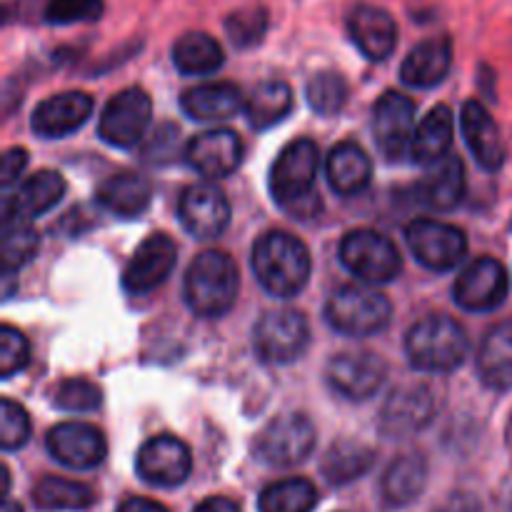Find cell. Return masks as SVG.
I'll return each mask as SVG.
<instances>
[{"label": "cell", "mask_w": 512, "mask_h": 512, "mask_svg": "<svg viewBox=\"0 0 512 512\" xmlns=\"http://www.w3.org/2000/svg\"><path fill=\"white\" fill-rule=\"evenodd\" d=\"M318 168L320 150L310 138L293 140L275 158L270 168V193L275 203L293 218L308 220L323 210V203L313 190Z\"/></svg>", "instance_id": "cell-1"}, {"label": "cell", "mask_w": 512, "mask_h": 512, "mask_svg": "<svg viewBox=\"0 0 512 512\" xmlns=\"http://www.w3.org/2000/svg\"><path fill=\"white\" fill-rule=\"evenodd\" d=\"M253 270L270 295L295 298L308 285L310 253L295 235L273 230L255 243Z\"/></svg>", "instance_id": "cell-2"}, {"label": "cell", "mask_w": 512, "mask_h": 512, "mask_svg": "<svg viewBox=\"0 0 512 512\" xmlns=\"http://www.w3.org/2000/svg\"><path fill=\"white\" fill-rule=\"evenodd\" d=\"M238 288L235 260L220 250H205L185 270V303L200 318H220L228 313L238 298Z\"/></svg>", "instance_id": "cell-3"}, {"label": "cell", "mask_w": 512, "mask_h": 512, "mask_svg": "<svg viewBox=\"0 0 512 512\" xmlns=\"http://www.w3.org/2000/svg\"><path fill=\"white\" fill-rule=\"evenodd\" d=\"M468 333L453 318H428L410 328L405 353L410 365L425 373H453L468 358Z\"/></svg>", "instance_id": "cell-4"}, {"label": "cell", "mask_w": 512, "mask_h": 512, "mask_svg": "<svg viewBox=\"0 0 512 512\" xmlns=\"http://www.w3.org/2000/svg\"><path fill=\"white\" fill-rule=\"evenodd\" d=\"M393 305L383 293L365 285H345L335 290L325 305V320L330 328L348 338H368L388 328Z\"/></svg>", "instance_id": "cell-5"}, {"label": "cell", "mask_w": 512, "mask_h": 512, "mask_svg": "<svg viewBox=\"0 0 512 512\" xmlns=\"http://www.w3.org/2000/svg\"><path fill=\"white\" fill-rule=\"evenodd\" d=\"M340 260L355 278L365 283H390L403 270V258L390 238L375 230H353L340 243Z\"/></svg>", "instance_id": "cell-6"}, {"label": "cell", "mask_w": 512, "mask_h": 512, "mask_svg": "<svg viewBox=\"0 0 512 512\" xmlns=\"http://www.w3.org/2000/svg\"><path fill=\"white\" fill-rule=\"evenodd\" d=\"M315 450V428L305 415H278L260 430L255 455L273 468H290Z\"/></svg>", "instance_id": "cell-7"}, {"label": "cell", "mask_w": 512, "mask_h": 512, "mask_svg": "<svg viewBox=\"0 0 512 512\" xmlns=\"http://www.w3.org/2000/svg\"><path fill=\"white\" fill-rule=\"evenodd\" d=\"M310 328L308 320L298 310H275L260 318L255 325V353L273 365L295 363L308 350Z\"/></svg>", "instance_id": "cell-8"}, {"label": "cell", "mask_w": 512, "mask_h": 512, "mask_svg": "<svg viewBox=\"0 0 512 512\" xmlns=\"http://www.w3.org/2000/svg\"><path fill=\"white\" fill-rule=\"evenodd\" d=\"M408 248L420 265L433 273H448L463 263L468 240L455 225L423 218L408 225Z\"/></svg>", "instance_id": "cell-9"}, {"label": "cell", "mask_w": 512, "mask_h": 512, "mask_svg": "<svg viewBox=\"0 0 512 512\" xmlns=\"http://www.w3.org/2000/svg\"><path fill=\"white\" fill-rule=\"evenodd\" d=\"M153 115V103L143 88H125L108 100L98 123V135L115 148H130L143 138Z\"/></svg>", "instance_id": "cell-10"}, {"label": "cell", "mask_w": 512, "mask_h": 512, "mask_svg": "<svg viewBox=\"0 0 512 512\" xmlns=\"http://www.w3.org/2000/svg\"><path fill=\"white\" fill-rule=\"evenodd\" d=\"M415 103L398 90H388L373 108V135L388 160L410 155L415 138Z\"/></svg>", "instance_id": "cell-11"}, {"label": "cell", "mask_w": 512, "mask_h": 512, "mask_svg": "<svg viewBox=\"0 0 512 512\" xmlns=\"http://www.w3.org/2000/svg\"><path fill=\"white\" fill-rule=\"evenodd\" d=\"M180 223L193 238L213 240L228 228L230 203L213 183H193L180 195Z\"/></svg>", "instance_id": "cell-12"}, {"label": "cell", "mask_w": 512, "mask_h": 512, "mask_svg": "<svg viewBox=\"0 0 512 512\" xmlns=\"http://www.w3.org/2000/svg\"><path fill=\"white\" fill-rule=\"evenodd\" d=\"M135 468L145 483L158 485V488H178L188 480L193 458L183 440L173 435H160L140 448Z\"/></svg>", "instance_id": "cell-13"}, {"label": "cell", "mask_w": 512, "mask_h": 512, "mask_svg": "<svg viewBox=\"0 0 512 512\" xmlns=\"http://www.w3.org/2000/svg\"><path fill=\"white\" fill-rule=\"evenodd\" d=\"M508 295V273L495 258L470 263L455 280V300L470 313H490L500 308Z\"/></svg>", "instance_id": "cell-14"}, {"label": "cell", "mask_w": 512, "mask_h": 512, "mask_svg": "<svg viewBox=\"0 0 512 512\" xmlns=\"http://www.w3.org/2000/svg\"><path fill=\"white\" fill-rule=\"evenodd\" d=\"M388 365L375 353H340L328 365V383L338 395L348 400L373 398L385 383Z\"/></svg>", "instance_id": "cell-15"}, {"label": "cell", "mask_w": 512, "mask_h": 512, "mask_svg": "<svg viewBox=\"0 0 512 512\" xmlns=\"http://www.w3.org/2000/svg\"><path fill=\"white\" fill-rule=\"evenodd\" d=\"M185 160L203 178H228L243 160V143H240L238 133L228 128L205 130L190 140L185 148Z\"/></svg>", "instance_id": "cell-16"}, {"label": "cell", "mask_w": 512, "mask_h": 512, "mask_svg": "<svg viewBox=\"0 0 512 512\" xmlns=\"http://www.w3.org/2000/svg\"><path fill=\"white\" fill-rule=\"evenodd\" d=\"M433 413L435 400L425 385H400L388 395L380 410V430L388 438H405L423 430L433 420Z\"/></svg>", "instance_id": "cell-17"}, {"label": "cell", "mask_w": 512, "mask_h": 512, "mask_svg": "<svg viewBox=\"0 0 512 512\" xmlns=\"http://www.w3.org/2000/svg\"><path fill=\"white\" fill-rule=\"evenodd\" d=\"M175 260H178V248H175L173 240L168 235H150L135 255L130 258V263L125 265L123 273V288L130 295H145L153 293L155 288L168 280V275L173 273Z\"/></svg>", "instance_id": "cell-18"}, {"label": "cell", "mask_w": 512, "mask_h": 512, "mask_svg": "<svg viewBox=\"0 0 512 512\" xmlns=\"http://www.w3.org/2000/svg\"><path fill=\"white\" fill-rule=\"evenodd\" d=\"M348 35L365 58L380 63L388 60L398 45V23L380 5L358 3L348 13Z\"/></svg>", "instance_id": "cell-19"}, {"label": "cell", "mask_w": 512, "mask_h": 512, "mask_svg": "<svg viewBox=\"0 0 512 512\" xmlns=\"http://www.w3.org/2000/svg\"><path fill=\"white\" fill-rule=\"evenodd\" d=\"M48 453L70 470H90L103 463L105 438L88 423H60L48 433Z\"/></svg>", "instance_id": "cell-20"}, {"label": "cell", "mask_w": 512, "mask_h": 512, "mask_svg": "<svg viewBox=\"0 0 512 512\" xmlns=\"http://www.w3.org/2000/svg\"><path fill=\"white\" fill-rule=\"evenodd\" d=\"M90 113H93V98L80 90H68L43 100L35 108L30 128L40 138H65L75 133L90 118Z\"/></svg>", "instance_id": "cell-21"}, {"label": "cell", "mask_w": 512, "mask_h": 512, "mask_svg": "<svg viewBox=\"0 0 512 512\" xmlns=\"http://www.w3.org/2000/svg\"><path fill=\"white\" fill-rule=\"evenodd\" d=\"M450 65H453V40L448 35H433L405 55L400 78L410 88H435L450 73Z\"/></svg>", "instance_id": "cell-22"}, {"label": "cell", "mask_w": 512, "mask_h": 512, "mask_svg": "<svg viewBox=\"0 0 512 512\" xmlns=\"http://www.w3.org/2000/svg\"><path fill=\"white\" fill-rule=\"evenodd\" d=\"M63 193V175L55 173V170H40L3 200V220H30L35 215L48 213L50 208L60 203Z\"/></svg>", "instance_id": "cell-23"}, {"label": "cell", "mask_w": 512, "mask_h": 512, "mask_svg": "<svg viewBox=\"0 0 512 512\" xmlns=\"http://www.w3.org/2000/svg\"><path fill=\"white\" fill-rule=\"evenodd\" d=\"M460 125H463L465 143H468L475 160L485 170H490V173L503 168L505 143L500 138V130L495 125L493 115L488 113V108L478 103V100H468L463 105V113H460Z\"/></svg>", "instance_id": "cell-24"}, {"label": "cell", "mask_w": 512, "mask_h": 512, "mask_svg": "<svg viewBox=\"0 0 512 512\" xmlns=\"http://www.w3.org/2000/svg\"><path fill=\"white\" fill-rule=\"evenodd\" d=\"M418 195L423 205L438 213L455 210L465 198V165L460 158H443L440 163L430 165L425 178L420 180Z\"/></svg>", "instance_id": "cell-25"}, {"label": "cell", "mask_w": 512, "mask_h": 512, "mask_svg": "<svg viewBox=\"0 0 512 512\" xmlns=\"http://www.w3.org/2000/svg\"><path fill=\"white\" fill-rule=\"evenodd\" d=\"M180 108L190 120H223L245 108V95L235 83H205L185 90Z\"/></svg>", "instance_id": "cell-26"}, {"label": "cell", "mask_w": 512, "mask_h": 512, "mask_svg": "<svg viewBox=\"0 0 512 512\" xmlns=\"http://www.w3.org/2000/svg\"><path fill=\"white\" fill-rule=\"evenodd\" d=\"M325 175L338 195H358L373 178V163L360 145L340 143L325 160Z\"/></svg>", "instance_id": "cell-27"}, {"label": "cell", "mask_w": 512, "mask_h": 512, "mask_svg": "<svg viewBox=\"0 0 512 512\" xmlns=\"http://www.w3.org/2000/svg\"><path fill=\"white\" fill-rule=\"evenodd\" d=\"M153 200V185L140 173H120L98 188V203L120 218H135L145 213Z\"/></svg>", "instance_id": "cell-28"}, {"label": "cell", "mask_w": 512, "mask_h": 512, "mask_svg": "<svg viewBox=\"0 0 512 512\" xmlns=\"http://www.w3.org/2000/svg\"><path fill=\"white\" fill-rule=\"evenodd\" d=\"M425 485H428V463H425L423 455L408 453L395 458L390 468L385 470L380 493L388 505L403 508V505H410L415 498H420Z\"/></svg>", "instance_id": "cell-29"}, {"label": "cell", "mask_w": 512, "mask_h": 512, "mask_svg": "<svg viewBox=\"0 0 512 512\" xmlns=\"http://www.w3.org/2000/svg\"><path fill=\"white\" fill-rule=\"evenodd\" d=\"M453 130V110L448 105H435L415 130L410 158L420 165H435L448 158V150L453 145Z\"/></svg>", "instance_id": "cell-30"}, {"label": "cell", "mask_w": 512, "mask_h": 512, "mask_svg": "<svg viewBox=\"0 0 512 512\" xmlns=\"http://www.w3.org/2000/svg\"><path fill=\"white\" fill-rule=\"evenodd\" d=\"M173 65L183 75H213L223 68L225 53L218 40L203 30H190L173 43Z\"/></svg>", "instance_id": "cell-31"}, {"label": "cell", "mask_w": 512, "mask_h": 512, "mask_svg": "<svg viewBox=\"0 0 512 512\" xmlns=\"http://www.w3.org/2000/svg\"><path fill=\"white\" fill-rule=\"evenodd\" d=\"M478 373L488 388H512V323L488 330L478 353Z\"/></svg>", "instance_id": "cell-32"}, {"label": "cell", "mask_w": 512, "mask_h": 512, "mask_svg": "<svg viewBox=\"0 0 512 512\" xmlns=\"http://www.w3.org/2000/svg\"><path fill=\"white\" fill-rule=\"evenodd\" d=\"M293 108V90L283 80H265L255 85L253 93L245 98V115L255 130H265L280 123Z\"/></svg>", "instance_id": "cell-33"}, {"label": "cell", "mask_w": 512, "mask_h": 512, "mask_svg": "<svg viewBox=\"0 0 512 512\" xmlns=\"http://www.w3.org/2000/svg\"><path fill=\"white\" fill-rule=\"evenodd\" d=\"M375 463V453L355 440H340L325 453L323 475L330 485H348L368 473Z\"/></svg>", "instance_id": "cell-34"}, {"label": "cell", "mask_w": 512, "mask_h": 512, "mask_svg": "<svg viewBox=\"0 0 512 512\" xmlns=\"http://www.w3.org/2000/svg\"><path fill=\"white\" fill-rule=\"evenodd\" d=\"M318 490L305 478H288L268 485L258 498L260 512H313Z\"/></svg>", "instance_id": "cell-35"}, {"label": "cell", "mask_w": 512, "mask_h": 512, "mask_svg": "<svg viewBox=\"0 0 512 512\" xmlns=\"http://www.w3.org/2000/svg\"><path fill=\"white\" fill-rule=\"evenodd\" d=\"M40 248V235L35 233L28 220H3L0 233V265L3 273L10 275L28 265Z\"/></svg>", "instance_id": "cell-36"}, {"label": "cell", "mask_w": 512, "mask_h": 512, "mask_svg": "<svg viewBox=\"0 0 512 512\" xmlns=\"http://www.w3.org/2000/svg\"><path fill=\"white\" fill-rule=\"evenodd\" d=\"M33 500L45 510H88L95 503V493L75 480L43 478L35 485Z\"/></svg>", "instance_id": "cell-37"}, {"label": "cell", "mask_w": 512, "mask_h": 512, "mask_svg": "<svg viewBox=\"0 0 512 512\" xmlns=\"http://www.w3.org/2000/svg\"><path fill=\"white\" fill-rule=\"evenodd\" d=\"M270 15L265 5H250V8H238L225 18V35L235 48H255L263 43L265 33H268Z\"/></svg>", "instance_id": "cell-38"}, {"label": "cell", "mask_w": 512, "mask_h": 512, "mask_svg": "<svg viewBox=\"0 0 512 512\" xmlns=\"http://www.w3.org/2000/svg\"><path fill=\"white\" fill-rule=\"evenodd\" d=\"M305 95H308V103L315 113L323 115V118H333L348 103V83L335 70H323V73H315L310 78Z\"/></svg>", "instance_id": "cell-39"}, {"label": "cell", "mask_w": 512, "mask_h": 512, "mask_svg": "<svg viewBox=\"0 0 512 512\" xmlns=\"http://www.w3.org/2000/svg\"><path fill=\"white\" fill-rule=\"evenodd\" d=\"M103 0H45L40 20L48 25L95 23L103 18Z\"/></svg>", "instance_id": "cell-40"}, {"label": "cell", "mask_w": 512, "mask_h": 512, "mask_svg": "<svg viewBox=\"0 0 512 512\" xmlns=\"http://www.w3.org/2000/svg\"><path fill=\"white\" fill-rule=\"evenodd\" d=\"M53 403L55 408L68 410V413H93L103 403V395H100L98 385H93L90 380L73 378L58 385Z\"/></svg>", "instance_id": "cell-41"}, {"label": "cell", "mask_w": 512, "mask_h": 512, "mask_svg": "<svg viewBox=\"0 0 512 512\" xmlns=\"http://www.w3.org/2000/svg\"><path fill=\"white\" fill-rule=\"evenodd\" d=\"M30 438V418L18 403L5 398L0 403V445L3 450H20Z\"/></svg>", "instance_id": "cell-42"}, {"label": "cell", "mask_w": 512, "mask_h": 512, "mask_svg": "<svg viewBox=\"0 0 512 512\" xmlns=\"http://www.w3.org/2000/svg\"><path fill=\"white\" fill-rule=\"evenodd\" d=\"M30 345L20 330L3 325L0 328V378H10L28 365Z\"/></svg>", "instance_id": "cell-43"}, {"label": "cell", "mask_w": 512, "mask_h": 512, "mask_svg": "<svg viewBox=\"0 0 512 512\" xmlns=\"http://www.w3.org/2000/svg\"><path fill=\"white\" fill-rule=\"evenodd\" d=\"M25 165H28V153H25L23 148L5 150L3 165H0V180H3L5 188H8V185H13L15 180L20 178V173L25 170Z\"/></svg>", "instance_id": "cell-44"}, {"label": "cell", "mask_w": 512, "mask_h": 512, "mask_svg": "<svg viewBox=\"0 0 512 512\" xmlns=\"http://www.w3.org/2000/svg\"><path fill=\"white\" fill-rule=\"evenodd\" d=\"M118 512H168L160 503L148 498H128L123 505H120Z\"/></svg>", "instance_id": "cell-45"}, {"label": "cell", "mask_w": 512, "mask_h": 512, "mask_svg": "<svg viewBox=\"0 0 512 512\" xmlns=\"http://www.w3.org/2000/svg\"><path fill=\"white\" fill-rule=\"evenodd\" d=\"M193 512H240V508L230 498H208Z\"/></svg>", "instance_id": "cell-46"}, {"label": "cell", "mask_w": 512, "mask_h": 512, "mask_svg": "<svg viewBox=\"0 0 512 512\" xmlns=\"http://www.w3.org/2000/svg\"><path fill=\"white\" fill-rule=\"evenodd\" d=\"M440 512H480V505L473 495H455Z\"/></svg>", "instance_id": "cell-47"}, {"label": "cell", "mask_w": 512, "mask_h": 512, "mask_svg": "<svg viewBox=\"0 0 512 512\" xmlns=\"http://www.w3.org/2000/svg\"><path fill=\"white\" fill-rule=\"evenodd\" d=\"M0 512H23V508H20L18 503H13V500H5L3 510H0Z\"/></svg>", "instance_id": "cell-48"}, {"label": "cell", "mask_w": 512, "mask_h": 512, "mask_svg": "<svg viewBox=\"0 0 512 512\" xmlns=\"http://www.w3.org/2000/svg\"><path fill=\"white\" fill-rule=\"evenodd\" d=\"M508 438H510V445H512V423H510V428H508Z\"/></svg>", "instance_id": "cell-49"}, {"label": "cell", "mask_w": 512, "mask_h": 512, "mask_svg": "<svg viewBox=\"0 0 512 512\" xmlns=\"http://www.w3.org/2000/svg\"><path fill=\"white\" fill-rule=\"evenodd\" d=\"M510 512H512V503H510Z\"/></svg>", "instance_id": "cell-50"}, {"label": "cell", "mask_w": 512, "mask_h": 512, "mask_svg": "<svg viewBox=\"0 0 512 512\" xmlns=\"http://www.w3.org/2000/svg\"><path fill=\"white\" fill-rule=\"evenodd\" d=\"M510 228H512V225H510Z\"/></svg>", "instance_id": "cell-51"}]
</instances>
